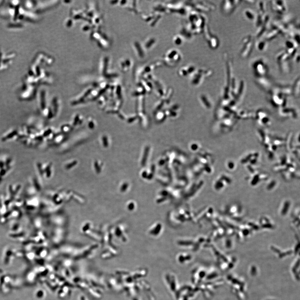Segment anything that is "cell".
Wrapping results in <instances>:
<instances>
[{
  "mask_svg": "<svg viewBox=\"0 0 300 300\" xmlns=\"http://www.w3.org/2000/svg\"><path fill=\"white\" fill-rule=\"evenodd\" d=\"M281 34L280 30L275 24H273L272 28L268 32H266L265 36V40H272L276 38L279 34Z\"/></svg>",
  "mask_w": 300,
  "mask_h": 300,
  "instance_id": "obj_6",
  "label": "cell"
},
{
  "mask_svg": "<svg viewBox=\"0 0 300 300\" xmlns=\"http://www.w3.org/2000/svg\"><path fill=\"white\" fill-rule=\"evenodd\" d=\"M271 7L273 11L280 15H284L287 10L285 1H271Z\"/></svg>",
  "mask_w": 300,
  "mask_h": 300,
  "instance_id": "obj_4",
  "label": "cell"
},
{
  "mask_svg": "<svg viewBox=\"0 0 300 300\" xmlns=\"http://www.w3.org/2000/svg\"><path fill=\"white\" fill-rule=\"evenodd\" d=\"M300 89V78L299 76L296 80L295 81L294 85L293 88V92L294 94L296 95H299V93Z\"/></svg>",
  "mask_w": 300,
  "mask_h": 300,
  "instance_id": "obj_10",
  "label": "cell"
},
{
  "mask_svg": "<svg viewBox=\"0 0 300 300\" xmlns=\"http://www.w3.org/2000/svg\"><path fill=\"white\" fill-rule=\"evenodd\" d=\"M241 2V1L237 0H225L223 1L221 4L222 12L225 15L231 14Z\"/></svg>",
  "mask_w": 300,
  "mask_h": 300,
  "instance_id": "obj_3",
  "label": "cell"
},
{
  "mask_svg": "<svg viewBox=\"0 0 300 300\" xmlns=\"http://www.w3.org/2000/svg\"><path fill=\"white\" fill-rule=\"evenodd\" d=\"M270 21V17L268 15H266L265 20L262 24L259 27H258V30L256 31V37L258 38H260L262 35L267 32L268 24Z\"/></svg>",
  "mask_w": 300,
  "mask_h": 300,
  "instance_id": "obj_5",
  "label": "cell"
},
{
  "mask_svg": "<svg viewBox=\"0 0 300 300\" xmlns=\"http://www.w3.org/2000/svg\"><path fill=\"white\" fill-rule=\"evenodd\" d=\"M252 68L256 77L267 76L268 66L263 59L259 58L255 61L252 64Z\"/></svg>",
  "mask_w": 300,
  "mask_h": 300,
  "instance_id": "obj_2",
  "label": "cell"
},
{
  "mask_svg": "<svg viewBox=\"0 0 300 300\" xmlns=\"http://www.w3.org/2000/svg\"><path fill=\"white\" fill-rule=\"evenodd\" d=\"M256 83L260 87L264 89L269 88L271 85L270 81L268 79L267 76L262 77H256Z\"/></svg>",
  "mask_w": 300,
  "mask_h": 300,
  "instance_id": "obj_7",
  "label": "cell"
},
{
  "mask_svg": "<svg viewBox=\"0 0 300 300\" xmlns=\"http://www.w3.org/2000/svg\"><path fill=\"white\" fill-rule=\"evenodd\" d=\"M244 15L246 19L249 21H253L256 20L257 14L251 9H246L244 10Z\"/></svg>",
  "mask_w": 300,
  "mask_h": 300,
  "instance_id": "obj_8",
  "label": "cell"
},
{
  "mask_svg": "<svg viewBox=\"0 0 300 300\" xmlns=\"http://www.w3.org/2000/svg\"><path fill=\"white\" fill-rule=\"evenodd\" d=\"M254 38L251 35H247L242 40V48L240 51V56L245 59L249 57L253 50L254 44Z\"/></svg>",
  "mask_w": 300,
  "mask_h": 300,
  "instance_id": "obj_1",
  "label": "cell"
},
{
  "mask_svg": "<svg viewBox=\"0 0 300 300\" xmlns=\"http://www.w3.org/2000/svg\"><path fill=\"white\" fill-rule=\"evenodd\" d=\"M268 41L267 40H261L258 41L257 43V49L260 51H264L267 49L268 47Z\"/></svg>",
  "mask_w": 300,
  "mask_h": 300,
  "instance_id": "obj_9",
  "label": "cell"
}]
</instances>
